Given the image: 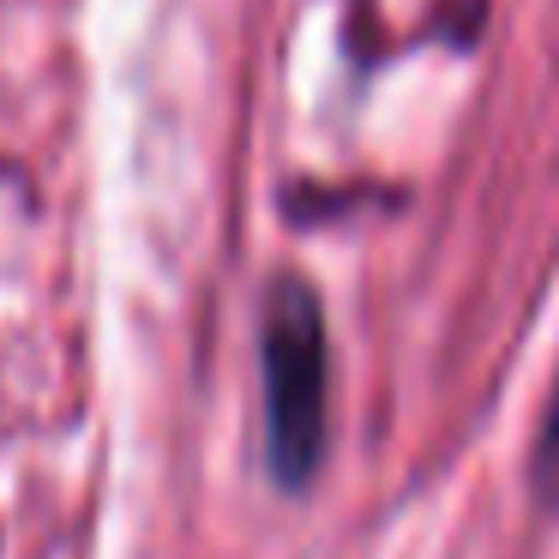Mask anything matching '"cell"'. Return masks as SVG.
I'll return each mask as SVG.
<instances>
[{
  "instance_id": "cell-1",
  "label": "cell",
  "mask_w": 559,
  "mask_h": 559,
  "mask_svg": "<svg viewBox=\"0 0 559 559\" xmlns=\"http://www.w3.org/2000/svg\"><path fill=\"white\" fill-rule=\"evenodd\" d=\"M265 445L283 487H307L325 457V403H331V349L325 313L301 277H277L265 295Z\"/></svg>"
},
{
  "instance_id": "cell-2",
  "label": "cell",
  "mask_w": 559,
  "mask_h": 559,
  "mask_svg": "<svg viewBox=\"0 0 559 559\" xmlns=\"http://www.w3.org/2000/svg\"><path fill=\"white\" fill-rule=\"evenodd\" d=\"M530 481H535V499H542V511H554V518H559V385H554V403H547L542 439H535Z\"/></svg>"
}]
</instances>
